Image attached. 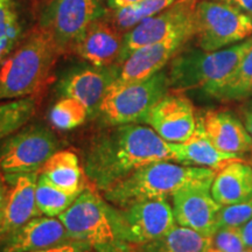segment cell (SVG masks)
<instances>
[{
	"label": "cell",
	"mask_w": 252,
	"mask_h": 252,
	"mask_svg": "<svg viewBox=\"0 0 252 252\" xmlns=\"http://www.w3.org/2000/svg\"><path fill=\"white\" fill-rule=\"evenodd\" d=\"M166 160L174 161L171 145L152 127L122 124L91 140L83 168L93 188L104 191L141 167Z\"/></svg>",
	"instance_id": "cell-1"
},
{
	"label": "cell",
	"mask_w": 252,
	"mask_h": 252,
	"mask_svg": "<svg viewBox=\"0 0 252 252\" xmlns=\"http://www.w3.org/2000/svg\"><path fill=\"white\" fill-rule=\"evenodd\" d=\"M61 54L49 32L39 25L0 64V102L39 93Z\"/></svg>",
	"instance_id": "cell-2"
},
{
	"label": "cell",
	"mask_w": 252,
	"mask_h": 252,
	"mask_svg": "<svg viewBox=\"0 0 252 252\" xmlns=\"http://www.w3.org/2000/svg\"><path fill=\"white\" fill-rule=\"evenodd\" d=\"M215 173L206 167L178 165L166 160L141 167L102 193L108 202L124 208L138 201L173 196L190 185L213 184Z\"/></svg>",
	"instance_id": "cell-3"
},
{
	"label": "cell",
	"mask_w": 252,
	"mask_h": 252,
	"mask_svg": "<svg viewBox=\"0 0 252 252\" xmlns=\"http://www.w3.org/2000/svg\"><path fill=\"white\" fill-rule=\"evenodd\" d=\"M251 47L252 36L215 52L201 48L179 52L167 71L169 90L181 94L198 90L213 98Z\"/></svg>",
	"instance_id": "cell-4"
},
{
	"label": "cell",
	"mask_w": 252,
	"mask_h": 252,
	"mask_svg": "<svg viewBox=\"0 0 252 252\" xmlns=\"http://www.w3.org/2000/svg\"><path fill=\"white\" fill-rule=\"evenodd\" d=\"M72 241L88 243L97 252H137L125 241L118 223L117 207L88 188L59 216Z\"/></svg>",
	"instance_id": "cell-5"
},
{
	"label": "cell",
	"mask_w": 252,
	"mask_h": 252,
	"mask_svg": "<svg viewBox=\"0 0 252 252\" xmlns=\"http://www.w3.org/2000/svg\"><path fill=\"white\" fill-rule=\"evenodd\" d=\"M168 93V74L165 70L146 80L115 82L100 103L98 115L112 125L144 123L151 109Z\"/></svg>",
	"instance_id": "cell-6"
},
{
	"label": "cell",
	"mask_w": 252,
	"mask_h": 252,
	"mask_svg": "<svg viewBox=\"0 0 252 252\" xmlns=\"http://www.w3.org/2000/svg\"><path fill=\"white\" fill-rule=\"evenodd\" d=\"M252 35V17L217 0H198L195 7V37L198 48L215 52Z\"/></svg>",
	"instance_id": "cell-7"
},
{
	"label": "cell",
	"mask_w": 252,
	"mask_h": 252,
	"mask_svg": "<svg viewBox=\"0 0 252 252\" xmlns=\"http://www.w3.org/2000/svg\"><path fill=\"white\" fill-rule=\"evenodd\" d=\"M60 141L46 125H25L0 144V174L40 172Z\"/></svg>",
	"instance_id": "cell-8"
},
{
	"label": "cell",
	"mask_w": 252,
	"mask_h": 252,
	"mask_svg": "<svg viewBox=\"0 0 252 252\" xmlns=\"http://www.w3.org/2000/svg\"><path fill=\"white\" fill-rule=\"evenodd\" d=\"M106 15L99 0H52L40 25L53 36L61 53L69 52L94 21Z\"/></svg>",
	"instance_id": "cell-9"
},
{
	"label": "cell",
	"mask_w": 252,
	"mask_h": 252,
	"mask_svg": "<svg viewBox=\"0 0 252 252\" xmlns=\"http://www.w3.org/2000/svg\"><path fill=\"white\" fill-rule=\"evenodd\" d=\"M198 0H176L165 11L150 17L124 33L123 47L117 64L140 47L152 45L180 32L195 30V7Z\"/></svg>",
	"instance_id": "cell-10"
},
{
	"label": "cell",
	"mask_w": 252,
	"mask_h": 252,
	"mask_svg": "<svg viewBox=\"0 0 252 252\" xmlns=\"http://www.w3.org/2000/svg\"><path fill=\"white\" fill-rule=\"evenodd\" d=\"M123 237L134 247L161 238L175 226V217L166 198H151L117 208Z\"/></svg>",
	"instance_id": "cell-11"
},
{
	"label": "cell",
	"mask_w": 252,
	"mask_h": 252,
	"mask_svg": "<svg viewBox=\"0 0 252 252\" xmlns=\"http://www.w3.org/2000/svg\"><path fill=\"white\" fill-rule=\"evenodd\" d=\"M167 143H185L196 128L193 103L181 93H168L151 109L144 121Z\"/></svg>",
	"instance_id": "cell-12"
},
{
	"label": "cell",
	"mask_w": 252,
	"mask_h": 252,
	"mask_svg": "<svg viewBox=\"0 0 252 252\" xmlns=\"http://www.w3.org/2000/svg\"><path fill=\"white\" fill-rule=\"evenodd\" d=\"M212 184L190 185L173 194V212L176 223L212 237L217 230L222 206L210 191Z\"/></svg>",
	"instance_id": "cell-13"
},
{
	"label": "cell",
	"mask_w": 252,
	"mask_h": 252,
	"mask_svg": "<svg viewBox=\"0 0 252 252\" xmlns=\"http://www.w3.org/2000/svg\"><path fill=\"white\" fill-rule=\"evenodd\" d=\"M191 37H195V30H187L160 42L135 49L119 65V75L116 82L126 83L146 80L163 70L167 63L181 52L182 47Z\"/></svg>",
	"instance_id": "cell-14"
},
{
	"label": "cell",
	"mask_w": 252,
	"mask_h": 252,
	"mask_svg": "<svg viewBox=\"0 0 252 252\" xmlns=\"http://www.w3.org/2000/svg\"><path fill=\"white\" fill-rule=\"evenodd\" d=\"M119 65L77 67L69 70L59 82V93L62 97H71L87 106L90 115L98 113L100 103L109 88L117 81Z\"/></svg>",
	"instance_id": "cell-15"
},
{
	"label": "cell",
	"mask_w": 252,
	"mask_h": 252,
	"mask_svg": "<svg viewBox=\"0 0 252 252\" xmlns=\"http://www.w3.org/2000/svg\"><path fill=\"white\" fill-rule=\"evenodd\" d=\"M40 172L5 174L6 196L0 228V241L31 220L42 216L36 204L35 190Z\"/></svg>",
	"instance_id": "cell-16"
},
{
	"label": "cell",
	"mask_w": 252,
	"mask_h": 252,
	"mask_svg": "<svg viewBox=\"0 0 252 252\" xmlns=\"http://www.w3.org/2000/svg\"><path fill=\"white\" fill-rule=\"evenodd\" d=\"M104 18L91 24L71 48L77 56L97 67L117 64L124 39V33Z\"/></svg>",
	"instance_id": "cell-17"
},
{
	"label": "cell",
	"mask_w": 252,
	"mask_h": 252,
	"mask_svg": "<svg viewBox=\"0 0 252 252\" xmlns=\"http://www.w3.org/2000/svg\"><path fill=\"white\" fill-rule=\"evenodd\" d=\"M207 137L223 153L241 157L252 153V137L239 116L229 110H209L198 116Z\"/></svg>",
	"instance_id": "cell-18"
},
{
	"label": "cell",
	"mask_w": 252,
	"mask_h": 252,
	"mask_svg": "<svg viewBox=\"0 0 252 252\" xmlns=\"http://www.w3.org/2000/svg\"><path fill=\"white\" fill-rule=\"evenodd\" d=\"M72 241L55 217H35L2 239L1 252H32Z\"/></svg>",
	"instance_id": "cell-19"
},
{
	"label": "cell",
	"mask_w": 252,
	"mask_h": 252,
	"mask_svg": "<svg viewBox=\"0 0 252 252\" xmlns=\"http://www.w3.org/2000/svg\"><path fill=\"white\" fill-rule=\"evenodd\" d=\"M174 153V161L185 166L206 167L219 171L226 163L234 160H245L235 154L220 152L207 137L201 123L197 121L196 128L190 138L185 143H169Z\"/></svg>",
	"instance_id": "cell-20"
},
{
	"label": "cell",
	"mask_w": 252,
	"mask_h": 252,
	"mask_svg": "<svg viewBox=\"0 0 252 252\" xmlns=\"http://www.w3.org/2000/svg\"><path fill=\"white\" fill-rule=\"evenodd\" d=\"M220 206H230L252 196V166L245 160H234L216 171L210 187Z\"/></svg>",
	"instance_id": "cell-21"
},
{
	"label": "cell",
	"mask_w": 252,
	"mask_h": 252,
	"mask_svg": "<svg viewBox=\"0 0 252 252\" xmlns=\"http://www.w3.org/2000/svg\"><path fill=\"white\" fill-rule=\"evenodd\" d=\"M40 173L56 187L78 196L87 189L88 179L76 153L69 150L58 151L47 160Z\"/></svg>",
	"instance_id": "cell-22"
},
{
	"label": "cell",
	"mask_w": 252,
	"mask_h": 252,
	"mask_svg": "<svg viewBox=\"0 0 252 252\" xmlns=\"http://www.w3.org/2000/svg\"><path fill=\"white\" fill-rule=\"evenodd\" d=\"M212 237L186 226H174L163 237L143 247L141 252H207Z\"/></svg>",
	"instance_id": "cell-23"
},
{
	"label": "cell",
	"mask_w": 252,
	"mask_h": 252,
	"mask_svg": "<svg viewBox=\"0 0 252 252\" xmlns=\"http://www.w3.org/2000/svg\"><path fill=\"white\" fill-rule=\"evenodd\" d=\"M252 96V47L243 56L228 80L214 94L220 102H241Z\"/></svg>",
	"instance_id": "cell-24"
},
{
	"label": "cell",
	"mask_w": 252,
	"mask_h": 252,
	"mask_svg": "<svg viewBox=\"0 0 252 252\" xmlns=\"http://www.w3.org/2000/svg\"><path fill=\"white\" fill-rule=\"evenodd\" d=\"M36 108L37 100L34 96L0 103V143L27 125Z\"/></svg>",
	"instance_id": "cell-25"
},
{
	"label": "cell",
	"mask_w": 252,
	"mask_h": 252,
	"mask_svg": "<svg viewBox=\"0 0 252 252\" xmlns=\"http://www.w3.org/2000/svg\"><path fill=\"white\" fill-rule=\"evenodd\" d=\"M176 0H141L137 4L118 9H110L109 20L123 33L145 19L153 17L172 6Z\"/></svg>",
	"instance_id": "cell-26"
},
{
	"label": "cell",
	"mask_w": 252,
	"mask_h": 252,
	"mask_svg": "<svg viewBox=\"0 0 252 252\" xmlns=\"http://www.w3.org/2000/svg\"><path fill=\"white\" fill-rule=\"evenodd\" d=\"M35 197L41 215L59 217L71 206L77 196L63 191L40 173L36 182Z\"/></svg>",
	"instance_id": "cell-27"
},
{
	"label": "cell",
	"mask_w": 252,
	"mask_h": 252,
	"mask_svg": "<svg viewBox=\"0 0 252 252\" xmlns=\"http://www.w3.org/2000/svg\"><path fill=\"white\" fill-rule=\"evenodd\" d=\"M21 36V24L14 0H0V64L13 52Z\"/></svg>",
	"instance_id": "cell-28"
},
{
	"label": "cell",
	"mask_w": 252,
	"mask_h": 252,
	"mask_svg": "<svg viewBox=\"0 0 252 252\" xmlns=\"http://www.w3.org/2000/svg\"><path fill=\"white\" fill-rule=\"evenodd\" d=\"M89 110L80 100L71 97H61L49 112V121L59 130H71L86 122Z\"/></svg>",
	"instance_id": "cell-29"
},
{
	"label": "cell",
	"mask_w": 252,
	"mask_h": 252,
	"mask_svg": "<svg viewBox=\"0 0 252 252\" xmlns=\"http://www.w3.org/2000/svg\"><path fill=\"white\" fill-rule=\"evenodd\" d=\"M252 219V196L236 204L220 208L217 219V229L224 226L239 228Z\"/></svg>",
	"instance_id": "cell-30"
},
{
	"label": "cell",
	"mask_w": 252,
	"mask_h": 252,
	"mask_svg": "<svg viewBox=\"0 0 252 252\" xmlns=\"http://www.w3.org/2000/svg\"><path fill=\"white\" fill-rule=\"evenodd\" d=\"M245 249L239 228L224 226L216 230L212 236L210 247L207 252H239Z\"/></svg>",
	"instance_id": "cell-31"
},
{
	"label": "cell",
	"mask_w": 252,
	"mask_h": 252,
	"mask_svg": "<svg viewBox=\"0 0 252 252\" xmlns=\"http://www.w3.org/2000/svg\"><path fill=\"white\" fill-rule=\"evenodd\" d=\"M91 248L88 243L80 241H70L68 243L56 245L48 249H43V250L32 251V252H89Z\"/></svg>",
	"instance_id": "cell-32"
},
{
	"label": "cell",
	"mask_w": 252,
	"mask_h": 252,
	"mask_svg": "<svg viewBox=\"0 0 252 252\" xmlns=\"http://www.w3.org/2000/svg\"><path fill=\"white\" fill-rule=\"evenodd\" d=\"M239 117L247 128L249 134L252 137V102H247L241 106L238 110Z\"/></svg>",
	"instance_id": "cell-33"
},
{
	"label": "cell",
	"mask_w": 252,
	"mask_h": 252,
	"mask_svg": "<svg viewBox=\"0 0 252 252\" xmlns=\"http://www.w3.org/2000/svg\"><path fill=\"white\" fill-rule=\"evenodd\" d=\"M217 1L226 2V4L235 6L252 17V0H217Z\"/></svg>",
	"instance_id": "cell-34"
},
{
	"label": "cell",
	"mask_w": 252,
	"mask_h": 252,
	"mask_svg": "<svg viewBox=\"0 0 252 252\" xmlns=\"http://www.w3.org/2000/svg\"><path fill=\"white\" fill-rule=\"evenodd\" d=\"M239 230H241V235L244 241L245 248L252 249V219L249 220L242 226H239Z\"/></svg>",
	"instance_id": "cell-35"
},
{
	"label": "cell",
	"mask_w": 252,
	"mask_h": 252,
	"mask_svg": "<svg viewBox=\"0 0 252 252\" xmlns=\"http://www.w3.org/2000/svg\"><path fill=\"white\" fill-rule=\"evenodd\" d=\"M6 196V181L4 175L0 174V228H1L2 216H4V206Z\"/></svg>",
	"instance_id": "cell-36"
},
{
	"label": "cell",
	"mask_w": 252,
	"mask_h": 252,
	"mask_svg": "<svg viewBox=\"0 0 252 252\" xmlns=\"http://www.w3.org/2000/svg\"><path fill=\"white\" fill-rule=\"evenodd\" d=\"M139 1L141 0H106V4L110 9H118L134 5Z\"/></svg>",
	"instance_id": "cell-37"
},
{
	"label": "cell",
	"mask_w": 252,
	"mask_h": 252,
	"mask_svg": "<svg viewBox=\"0 0 252 252\" xmlns=\"http://www.w3.org/2000/svg\"><path fill=\"white\" fill-rule=\"evenodd\" d=\"M239 252H252V249H250V248H245L244 250H242V251H239Z\"/></svg>",
	"instance_id": "cell-38"
},
{
	"label": "cell",
	"mask_w": 252,
	"mask_h": 252,
	"mask_svg": "<svg viewBox=\"0 0 252 252\" xmlns=\"http://www.w3.org/2000/svg\"><path fill=\"white\" fill-rule=\"evenodd\" d=\"M249 160H250V162H249V163H250V165L252 166V153L250 154V158H249Z\"/></svg>",
	"instance_id": "cell-39"
}]
</instances>
